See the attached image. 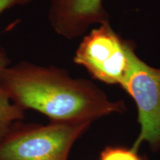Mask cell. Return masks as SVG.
<instances>
[{
  "label": "cell",
  "mask_w": 160,
  "mask_h": 160,
  "mask_svg": "<svg viewBox=\"0 0 160 160\" xmlns=\"http://www.w3.org/2000/svg\"><path fill=\"white\" fill-rule=\"evenodd\" d=\"M0 85L13 103L42 113L52 122L92 123L126 111L122 100L111 101L93 82L72 77L53 65L21 61L2 72Z\"/></svg>",
  "instance_id": "obj_1"
},
{
  "label": "cell",
  "mask_w": 160,
  "mask_h": 160,
  "mask_svg": "<svg viewBox=\"0 0 160 160\" xmlns=\"http://www.w3.org/2000/svg\"><path fill=\"white\" fill-rule=\"evenodd\" d=\"M91 123H14L0 142V160H68Z\"/></svg>",
  "instance_id": "obj_2"
},
{
  "label": "cell",
  "mask_w": 160,
  "mask_h": 160,
  "mask_svg": "<svg viewBox=\"0 0 160 160\" xmlns=\"http://www.w3.org/2000/svg\"><path fill=\"white\" fill-rule=\"evenodd\" d=\"M136 53L134 44L122 38L110 22H106L83 36L73 60L93 79L121 86L128 74Z\"/></svg>",
  "instance_id": "obj_3"
},
{
  "label": "cell",
  "mask_w": 160,
  "mask_h": 160,
  "mask_svg": "<svg viewBox=\"0 0 160 160\" xmlns=\"http://www.w3.org/2000/svg\"><path fill=\"white\" fill-rule=\"evenodd\" d=\"M124 91L133 99L137 108L139 137L133 148L144 142L153 151L160 148V67H152L136 53L131 69L122 85Z\"/></svg>",
  "instance_id": "obj_4"
},
{
  "label": "cell",
  "mask_w": 160,
  "mask_h": 160,
  "mask_svg": "<svg viewBox=\"0 0 160 160\" xmlns=\"http://www.w3.org/2000/svg\"><path fill=\"white\" fill-rule=\"evenodd\" d=\"M48 18L55 33L68 40L82 37L95 26L110 22L103 0H50Z\"/></svg>",
  "instance_id": "obj_5"
},
{
  "label": "cell",
  "mask_w": 160,
  "mask_h": 160,
  "mask_svg": "<svg viewBox=\"0 0 160 160\" xmlns=\"http://www.w3.org/2000/svg\"><path fill=\"white\" fill-rule=\"evenodd\" d=\"M25 111L11 101L0 85V142L8 133L13 125L25 117Z\"/></svg>",
  "instance_id": "obj_6"
},
{
  "label": "cell",
  "mask_w": 160,
  "mask_h": 160,
  "mask_svg": "<svg viewBox=\"0 0 160 160\" xmlns=\"http://www.w3.org/2000/svg\"><path fill=\"white\" fill-rule=\"evenodd\" d=\"M99 160H148L137 150L121 146H108L100 153Z\"/></svg>",
  "instance_id": "obj_7"
},
{
  "label": "cell",
  "mask_w": 160,
  "mask_h": 160,
  "mask_svg": "<svg viewBox=\"0 0 160 160\" xmlns=\"http://www.w3.org/2000/svg\"><path fill=\"white\" fill-rule=\"evenodd\" d=\"M34 0H0V15L4 11L16 6L25 5Z\"/></svg>",
  "instance_id": "obj_8"
},
{
  "label": "cell",
  "mask_w": 160,
  "mask_h": 160,
  "mask_svg": "<svg viewBox=\"0 0 160 160\" xmlns=\"http://www.w3.org/2000/svg\"><path fill=\"white\" fill-rule=\"evenodd\" d=\"M11 60L6 51L2 48L0 47V75L5 70L11 65Z\"/></svg>",
  "instance_id": "obj_9"
}]
</instances>
